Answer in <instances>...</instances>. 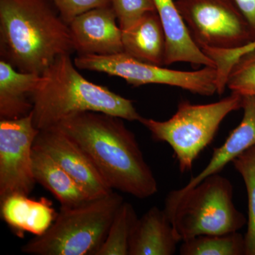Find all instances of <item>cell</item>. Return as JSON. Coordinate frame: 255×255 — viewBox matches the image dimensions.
I'll return each instance as SVG.
<instances>
[{
	"instance_id": "obj_13",
	"label": "cell",
	"mask_w": 255,
	"mask_h": 255,
	"mask_svg": "<svg viewBox=\"0 0 255 255\" xmlns=\"http://www.w3.org/2000/svg\"><path fill=\"white\" fill-rule=\"evenodd\" d=\"M242 97L243 117L241 123L230 133L221 147L214 149L209 164L196 177L191 178L182 188V190L190 189L205 178L219 174L238 155L255 145V96Z\"/></svg>"
},
{
	"instance_id": "obj_8",
	"label": "cell",
	"mask_w": 255,
	"mask_h": 255,
	"mask_svg": "<svg viewBox=\"0 0 255 255\" xmlns=\"http://www.w3.org/2000/svg\"><path fill=\"white\" fill-rule=\"evenodd\" d=\"M199 48L236 50L253 41L251 28L232 0H175Z\"/></svg>"
},
{
	"instance_id": "obj_2",
	"label": "cell",
	"mask_w": 255,
	"mask_h": 255,
	"mask_svg": "<svg viewBox=\"0 0 255 255\" xmlns=\"http://www.w3.org/2000/svg\"><path fill=\"white\" fill-rule=\"evenodd\" d=\"M74 52L69 24L52 0H0V60L41 75L60 55Z\"/></svg>"
},
{
	"instance_id": "obj_23",
	"label": "cell",
	"mask_w": 255,
	"mask_h": 255,
	"mask_svg": "<svg viewBox=\"0 0 255 255\" xmlns=\"http://www.w3.org/2000/svg\"><path fill=\"white\" fill-rule=\"evenodd\" d=\"M255 48V40L251 42L246 46L236 50H217L212 48H204L203 51L209 56L216 65L217 77H216V85L217 91L219 94H223L226 90V81L228 73L234 63L238 58Z\"/></svg>"
},
{
	"instance_id": "obj_12",
	"label": "cell",
	"mask_w": 255,
	"mask_h": 255,
	"mask_svg": "<svg viewBox=\"0 0 255 255\" xmlns=\"http://www.w3.org/2000/svg\"><path fill=\"white\" fill-rule=\"evenodd\" d=\"M165 32L164 65L185 62L195 66L215 67L214 62L191 38L175 0H152Z\"/></svg>"
},
{
	"instance_id": "obj_10",
	"label": "cell",
	"mask_w": 255,
	"mask_h": 255,
	"mask_svg": "<svg viewBox=\"0 0 255 255\" xmlns=\"http://www.w3.org/2000/svg\"><path fill=\"white\" fill-rule=\"evenodd\" d=\"M34 146L54 159L92 199L113 192L86 152L57 128L40 130Z\"/></svg>"
},
{
	"instance_id": "obj_25",
	"label": "cell",
	"mask_w": 255,
	"mask_h": 255,
	"mask_svg": "<svg viewBox=\"0 0 255 255\" xmlns=\"http://www.w3.org/2000/svg\"><path fill=\"white\" fill-rule=\"evenodd\" d=\"M60 16L68 24L89 10L111 4L110 0H52Z\"/></svg>"
},
{
	"instance_id": "obj_1",
	"label": "cell",
	"mask_w": 255,
	"mask_h": 255,
	"mask_svg": "<svg viewBox=\"0 0 255 255\" xmlns=\"http://www.w3.org/2000/svg\"><path fill=\"white\" fill-rule=\"evenodd\" d=\"M86 152L112 189L146 199L158 191L133 132L124 119L87 112L64 119L55 127Z\"/></svg>"
},
{
	"instance_id": "obj_11",
	"label": "cell",
	"mask_w": 255,
	"mask_h": 255,
	"mask_svg": "<svg viewBox=\"0 0 255 255\" xmlns=\"http://www.w3.org/2000/svg\"><path fill=\"white\" fill-rule=\"evenodd\" d=\"M112 5L95 8L69 23L74 49L78 55H107L124 52L122 30Z\"/></svg>"
},
{
	"instance_id": "obj_17",
	"label": "cell",
	"mask_w": 255,
	"mask_h": 255,
	"mask_svg": "<svg viewBox=\"0 0 255 255\" xmlns=\"http://www.w3.org/2000/svg\"><path fill=\"white\" fill-rule=\"evenodd\" d=\"M41 75L18 71L0 60V120L22 118L33 109L31 96Z\"/></svg>"
},
{
	"instance_id": "obj_21",
	"label": "cell",
	"mask_w": 255,
	"mask_h": 255,
	"mask_svg": "<svg viewBox=\"0 0 255 255\" xmlns=\"http://www.w3.org/2000/svg\"><path fill=\"white\" fill-rule=\"evenodd\" d=\"M233 166L243 177L248 200V230L245 235L246 255H255V145L233 160Z\"/></svg>"
},
{
	"instance_id": "obj_7",
	"label": "cell",
	"mask_w": 255,
	"mask_h": 255,
	"mask_svg": "<svg viewBox=\"0 0 255 255\" xmlns=\"http://www.w3.org/2000/svg\"><path fill=\"white\" fill-rule=\"evenodd\" d=\"M74 63L81 70L123 78L133 87L157 84L179 87L203 96L217 93V71L215 67L204 66L194 71L170 70L140 61L124 52L107 55H78Z\"/></svg>"
},
{
	"instance_id": "obj_24",
	"label": "cell",
	"mask_w": 255,
	"mask_h": 255,
	"mask_svg": "<svg viewBox=\"0 0 255 255\" xmlns=\"http://www.w3.org/2000/svg\"><path fill=\"white\" fill-rule=\"evenodd\" d=\"M122 31L131 28L149 11H156L152 0H110Z\"/></svg>"
},
{
	"instance_id": "obj_18",
	"label": "cell",
	"mask_w": 255,
	"mask_h": 255,
	"mask_svg": "<svg viewBox=\"0 0 255 255\" xmlns=\"http://www.w3.org/2000/svg\"><path fill=\"white\" fill-rule=\"evenodd\" d=\"M32 163L36 183L51 192L61 206L72 207L92 199L54 159L34 145Z\"/></svg>"
},
{
	"instance_id": "obj_3",
	"label": "cell",
	"mask_w": 255,
	"mask_h": 255,
	"mask_svg": "<svg viewBox=\"0 0 255 255\" xmlns=\"http://www.w3.org/2000/svg\"><path fill=\"white\" fill-rule=\"evenodd\" d=\"M70 55L57 58L41 74L32 92L31 115L36 128H49L67 117L87 112L140 122L142 117L132 100L84 78Z\"/></svg>"
},
{
	"instance_id": "obj_19",
	"label": "cell",
	"mask_w": 255,
	"mask_h": 255,
	"mask_svg": "<svg viewBox=\"0 0 255 255\" xmlns=\"http://www.w3.org/2000/svg\"><path fill=\"white\" fill-rule=\"evenodd\" d=\"M182 255H244L245 236L237 232L201 235L182 242Z\"/></svg>"
},
{
	"instance_id": "obj_26",
	"label": "cell",
	"mask_w": 255,
	"mask_h": 255,
	"mask_svg": "<svg viewBox=\"0 0 255 255\" xmlns=\"http://www.w3.org/2000/svg\"><path fill=\"white\" fill-rule=\"evenodd\" d=\"M251 28L253 41L255 40V0H232Z\"/></svg>"
},
{
	"instance_id": "obj_22",
	"label": "cell",
	"mask_w": 255,
	"mask_h": 255,
	"mask_svg": "<svg viewBox=\"0 0 255 255\" xmlns=\"http://www.w3.org/2000/svg\"><path fill=\"white\" fill-rule=\"evenodd\" d=\"M226 87L233 93L255 96V48L234 63L228 75Z\"/></svg>"
},
{
	"instance_id": "obj_6",
	"label": "cell",
	"mask_w": 255,
	"mask_h": 255,
	"mask_svg": "<svg viewBox=\"0 0 255 255\" xmlns=\"http://www.w3.org/2000/svg\"><path fill=\"white\" fill-rule=\"evenodd\" d=\"M243 97L233 93L226 98L206 105H194L182 100L177 112L168 120L142 117L141 123L156 141L172 147L182 173L189 172L201 152L211 143L224 119L242 109Z\"/></svg>"
},
{
	"instance_id": "obj_20",
	"label": "cell",
	"mask_w": 255,
	"mask_h": 255,
	"mask_svg": "<svg viewBox=\"0 0 255 255\" xmlns=\"http://www.w3.org/2000/svg\"><path fill=\"white\" fill-rule=\"evenodd\" d=\"M137 220L133 206L124 201L114 216L105 243L96 255H129V242Z\"/></svg>"
},
{
	"instance_id": "obj_5",
	"label": "cell",
	"mask_w": 255,
	"mask_h": 255,
	"mask_svg": "<svg viewBox=\"0 0 255 255\" xmlns=\"http://www.w3.org/2000/svg\"><path fill=\"white\" fill-rule=\"evenodd\" d=\"M124 201L113 191L80 205L61 206L49 229L30 240L21 251L33 255H96Z\"/></svg>"
},
{
	"instance_id": "obj_9",
	"label": "cell",
	"mask_w": 255,
	"mask_h": 255,
	"mask_svg": "<svg viewBox=\"0 0 255 255\" xmlns=\"http://www.w3.org/2000/svg\"><path fill=\"white\" fill-rule=\"evenodd\" d=\"M39 131L31 112L0 120V201L12 194L29 196L34 189L32 154Z\"/></svg>"
},
{
	"instance_id": "obj_16",
	"label": "cell",
	"mask_w": 255,
	"mask_h": 255,
	"mask_svg": "<svg viewBox=\"0 0 255 255\" xmlns=\"http://www.w3.org/2000/svg\"><path fill=\"white\" fill-rule=\"evenodd\" d=\"M124 52L144 63L164 66L165 32L157 11L144 14L131 28L122 31Z\"/></svg>"
},
{
	"instance_id": "obj_14",
	"label": "cell",
	"mask_w": 255,
	"mask_h": 255,
	"mask_svg": "<svg viewBox=\"0 0 255 255\" xmlns=\"http://www.w3.org/2000/svg\"><path fill=\"white\" fill-rule=\"evenodd\" d=\"M1 216L18 237L25 232L35 236L44 234L54 222L58 213L51 201L29 199L23 194H12L0 201Z\"/></svg>"
},
{
	"instance_id": "obj_15",
	"label": "cell",
	"mask_w": 255,
	"mask_h": 255,
	"mask_svg": "<svg viewBox=\"0 0 255 255\" xmlns=\"http://www.w3.org/2000/svg\"><path fill=\"white\" fill-rule=\"evenodd\" d=\"M177 243L165 211L153 206L134 225L129 242V255H174Z\"/></svg>"
},
{
	"instance_id": "obj_4",
	"label": "cell",
	"mask_w": 255,
	"mask_h": 255,
	"mask_svg": "<svg viewBox=\"0 0 255 255\" xmlns=\"http://www.w3.org/2000/svg\"><path fill=\"white\" fill-rule=\"evenodd\" d=\"M164 210L178 243L201 235L237 232L248 223L233 203L232 183L219 174L188 190L171 191Z\"/></svg>"
}]
</instances>
